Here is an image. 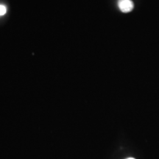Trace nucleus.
I'll return each mask as SVG.
<instances>
[{"mask_svg": "<svg viewBox=\"0 0 159 159\" xmlns=\"http://www.w3.org/2000/svg\"><path fill=\"white\" fill-rule=\"evenodd\" d=\"M118 6L122 13H128L134 10V4L131 0H119Z\"/></svg>", "mask_w": 159, "mask_h": 159, "instance_id": "1", "label": "nucleus"}, {"mask_svg": "<svg viewBox=\"0 0 159 159\" xmlns=\"http://www.w3.org/2000/svg\"><path fill=\"white\" fill-rule=\"evenodd\" d=\"M6 11H7V9H6L5 6L0 5V16L5 15L6 13Z\"/></svg>", "mask_w": 159, "mask_h": 159, "instance_id": "2", "label": "nucleus"}, {"mask_svg": "<svg viewBox=\"0 0 159 159\" xmlns=\"http://www.w3.org/2000/svg\"><path fill=\"white\" fill-rule=\"evenodd\" d=\"M127 159H135L134 158H127Z\"/></svg>", "mask_w": 159, "mask_h": 159, "instance_id": "3", "label": "nucleus"}]
</instances>
